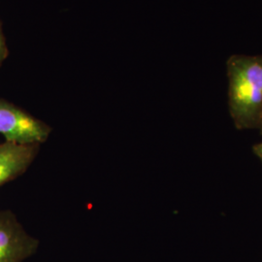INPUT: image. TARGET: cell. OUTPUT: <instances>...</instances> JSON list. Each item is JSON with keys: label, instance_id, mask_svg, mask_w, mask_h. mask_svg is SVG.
Returning a JSON list of instances; mask_svg holds the SVG:
<instances>
[{"label": "cell", "instance_id": "1", "mask_svg": "<svg viewBox=\"0 0 262 262\" xmlns=\"http://www.w3.org/2000/svg\"><path fill=\"white\" fill-rule=\"evenodd\" d=\"M228 107L237 129L262 133V55H234L226 62Z\"/></svg>", "mask_w": 262, "mask_h": 262}, {"label": "cell", "instance_id": "2", "mask_svg": "<svg viewBox=\"0 0 262 262\" xmlns=\"http://www.w3.org/2000/svg\"><path fill=\"white\" fill-rule=\"evenodd\" d=\"M51 132L47 123L0 98V134L6 142L41 145Z\"/></svg>", "mask_w": 262, "mask_h": 262}, {"label": "cell", "instance_id": "3", "mask_svg": "<svg viewBox=\"0 0 262 262\" xmlns=\"http://www.w3.org/2000/svg\"><path fill=\"white\" fill-rule=\"evenodd\" d=\"M39 242L12 212L0 211V262H23L36 253Z\"/></svg>", "mask_w": 262, "mask_h": 262}, {"label": "cell", "instance_id": "4", "mask_svg": "<svg viewBox=\"0 0 262 262\" xmlns=\"http://www.w3.org/2000/svg\"><path fill=\"white\" fill-rule=\"evenodd\" d=\"M39 148L37 144H0V186L23 175L36 159Z\"/></svg>", "mask_w": 262, "mask_h": 262}, {"label": "cell", "instance_id": "5", "mask_svg": "<svg viewBox=\"0 0 262 262\" xmlns=\"http://www.w3.org/2000/svg\"><path fill=\"white\" fill-rule=\"evenodd\" d=\"M7 56H8V49H7L6 40L0 24V66H2L3 61L6 59Z\"/></svg>", "mask_w": 262, "mask_h": 262}, {"label": "cell", "instance_id": "6", "mask_svg": "<svg viewBox=\"0 0 262 262\" xmlns=\"http://www.w3.org/2000/svg\"><path fill=\"white\" fill-rule=\"evenodd\" d=\"M253 152L256 155V157L262 161V143L256 144L253 147Z\"/></svg>", "mask_w": 262, "mask_h": 262}]
</instances>
